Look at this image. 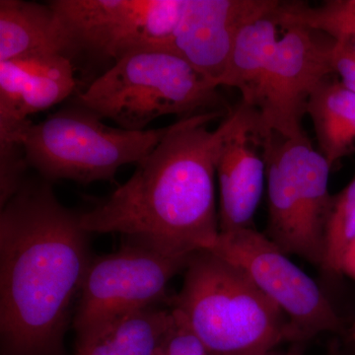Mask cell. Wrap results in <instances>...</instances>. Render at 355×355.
<instances>
[{
    "instance_id": "obj_21",
    "label": "cell",
    "mask_w": 355,
    "mask_h": 355,
    "mask_svg": "<svg viewBox=\"0 0 355 355\" xmlns=\"http://www.w3.org/2000/svg\"><path fill=\"white\" fill-rule=\"evenodd\" d=\"M171 310V321L155 355H209L183 314L174 308Z\"/></svg>"
},
{
    "instance_id": "obj_24",
    "label": "cell",
    "mask_w": 355,
    "mask_h": 355,
    "mask_svg": "<svg viewBox=\"0 0 355 355\" xmlns=\"http://www.w3.org/2000/svg\"><path fill=\"white\" fill-rule=\"evenodd\" d=\"M326 355H345V354L340 343L338 342V340H334L329 343L328 350H327Z\"/></svg>"
},
{
    "instance_id": "obj_2",
    "label": "cell",
    "mask_w": 355,
    "mask_h": 355,
    "mask_svg": "<svg viewBox=\"0 0 355 355\" xmlns=\"http://www.w3.org/2000/svg\"><path fill=\"white\" fill-rule=\"evenodd\" d=\"M229 111L209 112L168 125L162 140L125 183L80 214L89 234L118 233L165 253L190 258L211 251L219 234L216 157Z\"/></svg>"
},
{
    "instance_id": "obj_26",
    "label": "cell",
    "mask_w": 355,
    "mask_h": 355,
    "mask_svg": "<svg viewBox=\"0 0 355 355\" xmlns=\"http://www.w3.org/2000/svg\"><path fill=\"white\" fill-rule=\"evenodd\" d=\"M266 355H304L297 347L289 350H279L277 349L272 350Z\"/></svg>"
},
{
    "instance_id": "obj_1",
    "label": "cell",
    "mask_w": 355,
    "mask_h": 355,
    "mask_svg": "<svg viewBox=\"0 0 355 355\" xmlns=\"http://www.w3.org/2000/svg\"><path fill=\"white\" fill-rule=\"evenodd\" d=\"M80 214L50 182L26 180L0 212V333L6 355H58L91 259Z\"/></svg>"
},
{
    "instance_id": "obj_7",
    "label": "cell",
    "mask_w": 355,
    "mask_h": 355,
    "mask_svg": "<svg viewBox=\"0 0 355 355\" xmlns=\"http://www.w3.org/2000/svg\"><path fill=\"white\" fill-rule=\"evenodd\" d=\"M187 0H51L64 55L79 62L113 67L137 51L171 50Z\"/></svg>"
},
{
    "instance_id": "obj_20",
    "label": "cell",
    "mask_w": 355,
    "mask_h": 355,
    "mask_svg": "<svg viewBox=\"0 0 355 355\" xmlns=\"http://www.w3.org/2000/svg\"><path fill=\"white\" fill-rule=\"evenodd\" d=\"M30 168L25 147L13 135L0 133V207H4L26 182Z\"/></svg>"
},
{
    "instance_id": "obj_19",
    "label": "cell",
    "mask_w": 355,
    "mask_h": 355,
    "mask_svg": "<svg viewBox=\"0 0 355 355\" xmlns=\"http://www.w3.org/2000/svg\"><path fill=\"white\" fill-rule=\"evenodd\" d=\"M354 238L355 177L340 193L331 197L324 231V272L333 277L342 275L340 266L343 251Z\"/></svg>"
},
{
    "instance_id": "obj_16",
    "label": "cell",
    "mask_w": 355,
    "mask_h": 355,
    "mask_svg": "<svg viewBox=\"0 0 355 355\" xmlns=\"http://www.w3.org/2000/svg\"><path fill=\"white\" fill-rule=\"evenodd\" d=\"M307 114L314 127L318 151L331 167L355 153V93L331 77L311 96Z\"/></svg>"
},
{
    "instance_id": "obj_6",
    "label": "cell",
    "mask_w": 355,
    "mask_h": 355,
    "mask_svg": "<svg viewBox=\"0 0 355 355\" xmlns=\"http://www.w3.org/2000/svg\"><path fill=\"white\" fill-rule=\"evenodd\" d=\"M268 217L265 234L284 254L323 268L331 166L307 137L265 144Z\"/></svg>"
},
{
    "instance_id": "obj_25",
    "label": "cell",
    "mask_w": 355,
    "mask_h": 355,
    "mask_svg": "<svg viewBox=\"0 0 355 355\" xmlns=\"http://www.w3.org/2000/svg\"><path fill=\"white\" fill-rule=\"evenodd\" d=\"M345 347H355V321L347 331H345Z\"/></svg>"
},
{
    "instance_id": "obj_3",
    "label": "cell",
    "mask_w": 355,
    "mask_h": 355,
    "mask_svg": "<svg viewBox=\"0 0 355 355\" xmlns=\"http://www.w3.org/2000/svg\"><path fill=\"white\" fill-rule=\"evenodd\" d=\"M169 307L181 312L209 355H266L291 343L288 320L239 266L197 252Z\"/></svg>"
},
{
    "instance_id": "obj_18",
    "label": "cell",
    "mask_w": 355,
    "mask_h": 355,
    "mask_svg": "<svg viewBox=\"0 0 355 355\" xmlns=\"http://www.w3.org/2000/svg\"><path fill=\"white\" fill-rule=\"evenodd\" d=\"M273 15L282 28L301 26L322 32L355 55V0H327L316 6L280 1Z\"/></svg>"
},
{
    "instance_id": "obj_22",
    "label": "cell",
    "mask_w": 355,
    "mask_h": 355,
    "mask_svg": "<svg viewBox=\"0 0 355 355\" xmlns=\"http://www.w3.org/2000/svg\"><path fill=\"white\" fill-rule=\"evenodd\" d=\"M333 41V40H331ZM331 62L334 72L345 87L355 93V55L342 44L333 41Z\"/></svg>"
},
{
    "instance_id": "obj_4",
    "label": "cell",
    "mask_w": 355,
    "mask_h": 355,
    "mask_svg": "<svg viewBox=\"0 0 355 355\" xmlns=\"http://www.w3.org/2000/svg\"><path fill=\"white\" fill-rule=\"evenodd\" d=\"M74 101L123 130H146L166 116L229 111L218 87L170 49L130 53L77 93Z\"/></svg>"
},
{
    "instance_id": "obj_27",
    "label": "cell",
    "mask_w": 355,
    "mask_h": 355,
    "mask_svg": "<svg viewBox=\"0 0 355 355\" xmlns=\"http://www.w3.org/2000/svg\"><path fill=\"white\" fill-rule=\"evenodd\" d=\"M343 350H345V355H355V347H343Z\"/></svg>"
},
{
    "instance_id": "obj_13",
    "label": "cell",
    "mask_w": 355,
    "mask_h": 355,
    "mask_svg": "<svg viewBox=\"0 0 355 355\" xmlns=\"http://www.w3.org/2000/svg\"><path fill=\"white\" fill-rule=\"evenodd\" d=\"M77 87L76 67L62 55H26L0 62V132L67 100Z\"/></svg>"
},
{
    "instance_id": "obj_15",
    "label": "cell",
    "mask_w": 355,
    "mask_h": 355,
    "mask_svg": "<svg viewBox=\"0 0 355 355\" xmlns=\"http://www.w3.org/2000/svg\"><path fill=\"white\" fill-rule=\"evenodd\" d=\"M64 55V43L50 4L0 0V62L26 55Z\"/></svg>"
},
{
    "instance_id": "obj_9",
    "label": "cell",
    "mask_w": 355,
    "mask_h": 355,
    "mask_svg": "<svg viewBox=\"0 0 355 355\" xmlns=\"http://www.w3.org/2000/svg\"><path fill=\"white\" fill-rule=\"evenodd\" d=\"M91 259L73 320L76 334L135 311L165 303L168 284L184 272L190 258L173 256L139 241Z\"/></svg>"
},
{
    "instance_id": "obj_23",
    "label": "cell",
    "mask_w": 355,
    "mask_h": 355,
    "mask_svg": "<svg viewBox=\"0 0 355 355\" xmlns=\"http://www.w3.org/2000/svg\"><path fill=\"white\" fill-rule=\"evenodd\" d=\"M340 268V275H347L355 282V238L343 251Z\"/></svg>"
},
{
    "instance_id": "obj_5",
    "label": "cell",
    "mask_w": 355,
    "mask_h": 355,
    "mask_svg": "<svg viewBox=\"0 0 355 355\" xmlns=\"http://www.w3.org/2000/svg\"><path fill=\"white\" fill-rule=\"evenodd\" d=\"M99 114L74 101L39 123L31 121L2 135L25 147L30 168L46 181L83 184L113 181L125 165H137L155 148L168 127L132 130L111 127Z\"/></svg>"
},
{
    "instance_id": "obj_11",
    "label": "cell",
    "mask_w": 355,
    "mask_h": 355,
    "mask_svg": "<svg viewBox=\"0 0 355 355\" xmlns=\"http://www.w3.org/2000/svg\"><path fill=\"white\" fill-rule=\"evenodd\" d=\"M217 147L220 234L254 228V216L266 182L265 140L256 110L241 103L223 118Z\"/></svg>"
},
{
    "instance_id": "obj_8",
    "label": "cell",
    "mask_w": 355,
    "mask_h": 355,
    "mask_svg": "<svg viewBox=\"0 0 355 355\" xmlns=\"http://www.w3.org/2000/svg\"><path fill=\"white\" fill-rule=\"evenodd\" d=\"M210 252L239 266L279 306L288 320L291 343L300 345L320 334H345L342 319L321 287L266 234L254 228L219 234Z\"/></svg>"
},
{
    "instance_id": "obj_10",
    "label": "cell",
    "mask_w": 355,
    "mask_h": 355,
    "mask_svg": "<svg viewBox=\"0 0 355 355\" xmlns=\"http://www.w3.org/2000/svg\"><path fill=\"white\" fill-rule=\"evenodd\" d=\"M261 78L254 109L265 142L307 137L302 121L311 96L335 76L331 46L322 44L312 30L301 26L284 27Z\"/></svg>"
},
{
    "instance_id": "obj_14",
    "label": "cell",
    "mask_w": 355,
    "mask_h": 355,
    "mask_svg": "<svg viewBox=\"0 0 355 355\" xmlns=\"http://www.w3.org/2000/svg\"><path fill=\"white\" fill-rule=\"evenodd\" d=\"M171 316L153 306L114 318L76 334V355H155Z\"/></svg>"
},
{
    "instance_id": "obj_12",
    "label": "cell",
    "mask_w": 355,
    "mask_h": 355,
    "mask_svg": "<svg viewBox=\"0 0 355 355\" xmlns=\"http://www.w3.org/2000/svg\"><path fill=\"white\" fill-rule=\"evenodd\" d=\"M279 4L277 0H187L171 50L219 87L240 32Z\"/></svg>"
},
{
    "instance_id": "obj_17",
    "label": "cell",
    "mask_w": 355,
    "mask_h": 355,
    "mask_svg": "<svg viewBox=\"0 0 355 355\" xmlns=\"http://www.w3.org/2000/svg\"><path fill=\"white\" fill-rule=\"evenodd\" d=\"M273 12L254 21L240 32L227 69L219 83V87L238 89L242 95V102L252 108L266 65L279 39L282 27Z\"/></svg>"
}]
</instances>
